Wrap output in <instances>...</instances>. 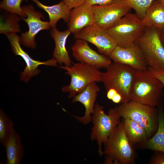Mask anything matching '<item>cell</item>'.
Listing matches in <instances>:
<instances>
[{"instance_id": "9", "label": "cell", "mask_w": 164, "mask_h": 164, "mask_svg": "<svg viewBox=\"0 0 164 164\" xmlns=\"http://www.w3.org/2000/svg\"><path fill=\"white\" fill-rule=\"evenodd\" d=\"M92 7L94 24L106 30L115 25L132 9L127 0H114L108 5Z\"/></svg>"}, {"instance_id": "2", "label": "cell", "mask_w": 164, "mask_h": 164, "mask_svg": "<svg viewBox=\"0 0 164 164\" xmlns=\"http://www.w3.org/2000/svg\"><path fill=\"white\" fill-rule=\"evenodd\" d=\"M104 145L103 154L106 156V163L131 164L135 163V152L126 135L123 121L114 129Z\"/></svg>"}, {"instance_id": "5", "label": "cell", "mask_w": 164, "mask_h": 164, "mask_svg": "<svg viewBox=\"0 0 164 164\" xmlns=\"http://www.w3.org/2000/svg\"><path fill=\"white\" fill-rule=\"evenodd\" d=\"M135 71L128 65L114 62L102 72L101 81L107 91L114 89L121 96L122 102L126 103L130 100V91Z\"/></svg>"}, {"instance_id": "11", "label": "cell", "mask_w": 164, "mask_h": 164, "mask_svg": "<svg viewBox=\"0 0 164 164\" xmlns=\"http://www.w3.org/2000/svg\"><path fill=\"white\" fill-rule=\"evenodd\" d=\"M27 17L22 19L26 22L29 30L22 33L20 37V42L25 46L32 49L36 46L35 37L40 31L50 29L51 27L49 22L43 21L41 13L35 10L33 5H29L22 6Z\"/></svg>"}, {"instance_id": "24", "label": "cell", "mask_w": 164, "mask_h": 164, "mask_svg": "<svg viewBox=\"0 0 164 164\" xmlns=\"http://www.w3.org/2000/svg\"><path fill=\"white\" fill-rule=\"evenodd\" d=\"M14 129V124L9 117L0 110V142L5 146Z\"/></svg>"}, {"instance_id": "6", "label": "cell", "mask_w": 164, "mask_h": 164, "mask_svg": "<svg viewBox=\"0 0 164 164\" xmlns=\"http://www.w3.org/2000/svg\"><path fill=\"white\" fill-rule=\"evenodd\" d=\"M60 67L65 70L66 73L71 78L70 84L62 88L63 92L68 93L70 98L82 92L90 83L102 81V72L87 64L80 62Z\"/></svg>"}, {"instance_id": "10", "label": "cell", "mask_w": 164, "mask_h": 164, "mask_svg": "<svg viewBox=\"0 0 164 164\" xmlns=\"http://www.w3.org/2000/svg\"><path fill=\"white\" fill-rule=\"evenodd\" d=\"M74 36L77 39L92 44L100 53L108 56L117 46L106 29L95 24L84 28Z\"/></svg>"}, {"instance_id": "21", "label": "cell", "mask_w": 164, "mask_h": 164, "mask_svg": "<svg viewBox=\"0 0 164 164\" xmlns=\"http://www.w3.org/2000/svg\"><path fill=\"white\" fill-rule=\"evenodd\" d=\"M158 107L157 131L144 143L146 148L164 154V113L162 103Z\"/></svg>"}, {"instance_id": "13", "label": "cell", "mask_w": 164, "mask_h": 164, "mask_svg": "<svg viewBox=\"0 0 164 164\" xmlns=\"http://www.w3.org/2000/svg\"><path fill=\"white\" fill-rule=\"evenodd\" d=\"M72 50L73 56L77 61L98 69L106 68L112 63L108 56L98 53L84 40L77 39Z\"/></svg>"}, {"instance_id": "31", "label": "cell", "mask_w": 164, "mask_h": 164, "mask_svg": "<svg viewBox=\"0 0 164 164\" xmlns=\"http://www.w3.org/2000/svg\"><path fill=\"white\" fill-rule=\"evenodd\" d=\"M118 92L114 89L110 88L107 91V97L108 99L111 100L113 97Z\"/></svg>"}, {"instance_id": "23", "label": "cell", "mask_w": 164, "mask_h": 164, "mask_svg": "<svg viewBox=\"0 0 164 164\" xmlns=\"http://www.w3.org/2000/svg\"><path fill=\"white\" fill-rule=\"evenodd\" d=\"M18 15L9 13L1 18L0 33L7 36L20 32L19 22L22 18Z\"/></svg>"}, {"instance_id": "34", "label": "cell", "mask_w": 164, "mask_h": 164, "mask_svg": "<svg viewBox=\"0 0 164 164\" xmlns=\"http://www.w3.org/2000/svg\"><path fill=\"white\" fill-rule=\"evenodd\" d=\"M158 1L162 5H164V0H158Z\"/></svg>"}, {"instance_id": "3", "label": "cell", "mask_w": 164, "mask_h": 164, "mask_svg": "<svg viewBox=\"0 0 164 164\" xmlns=\"http://www.w3.org/2000/svg\"><path fill=\"white\" fill-rule=\"evenodd\" d=\"M115 107L121 117L133 121L143 128L148 138L157 131L158 111L155 107L130 100Z\"/></svg>"}, {"instance_id": "8", "label": "cell", "mask_w": 164, "mask_h": 164, "mask_svg": "<svg viewBox=\"0 0 164 164\" xmlns=\"http://www.w3.org/2000/svg\"><path fill=\"white\" fill-rule=\"evenodd\" d=\"M145 27L136 14L128 12L115 25L106 30L117 46L125 47L135 43Z\"/></svg>"}, {"instance_id": "33", "label": "cell", "mask_w": 164, "mask_h": 164, "mask_svg": "<svg viewBox=\"0 0 164 164\" xmlns=\"http://www.w3.org/2000/svg\"><path fill=\"white\" fill-rule=\"evenodd\" d=\"M160 38L161 41L164 47V29L161 30Z\"/></svg>"}, {"instance_id": "12", "label": "cell", "mask_w": 164, "mask_h": 164, "mask_svg": "<svg viewBox=\"0 0 164 164\" xmlns=\"http://www.w3.org/2000/svg\"><path fill=\"white\" fill-rule=\"evenodd\" d=\"M108 56L114 63L128 65L136 70L148 69L144 55L136 42L125 47L117 46Z\"/></svg>"}, {"instance_id": "22", "label": "cell", "mask_w": 164, "mask_h": 164, "mask_svg": "<svg viewBox=\"0 0 164 164\" xmlns=\"http://www.w3.org/2000/svg\"><path fill=\"white\" fill-rule=\"evenodd\" d=\"M123 119L126 135L132 145L137 143H144L147 140L148 137L145 131L138 123L130 119Z\"/></svg>"}, {"instance_id": "7", "label": "cell", "mask_w": 164, "mask_h": 164, "mask_svg": "<svg viewBox=\"0 0 164 164\" xmlns=\"http://www.w3.org/2000/svg\"><path fill=\"white\" fill-rule=\"evenodd\" d=\"M161 31L153 26L145 27L143 33L136 43L149 67L164 69V47L160 39Z\"/></svg>"}, {"instance_id": "25", "label": "cell", "mask_w": 164, "mask_h": 164, "mask_svg": "<svg viewBox=\"0 0 164 164\" xmlns=\"http://www.w3.org/2000/svg\"><path fill=\"white\" fill-rule=\"evenodd\" d=\"M23 0H2L0 3V8L7 12L15 14L22 17H26L21 4Z\"/></svg>"}, {"instance_id": "15", "label": "cell", "mask_w": 164, "mask_h": 164, "mask_svg": "<svg viewBox=\"0 0 164 164\" xmlns=\"http://www.w3.org/2000/svg\"><path fill=\"white\" fill-rule=\"evenodd\" d=\"M96 83H90L82 92L73 98V102H80L85 107V111L83 116H74L80 122L84 124H88L91 121V114L93 112L96 98L100 91V87Z\"/></svg>"}, {"instance_id": "27", "label": "cell", "mask_w": 164, "mask_h": 164, "mask_svg": "<svg viewBox=\"0 0 164 164\" xmlns=\"http://www.w3.org/2000/svg\"><path fill=\"white\" fill-rule=\"evenodd\" d=\"M147 69L161 82L164 87V69H155L149 67Z\"/></svg>"}, {"instance_id": "20", "label": "cell", "mask_w": 164, "mask_h": 164, "mask_svg": "<svg viewBox=\"0 0 164 164\" xmlns=\"http://www.w3.org/2000/svg\"><path fill=\"white\" fill-rule=\"evenodd\" d=\"M145 27L153 26L162 30L164 29V5L154 0L142 20Z\"/></svg>"}, {"instance_id": "30", "label": "cell", "mask_w": 164, "mask_h": 164, "mask_svg": "<svg viewBox=\"0 0 164 164\" xmlns=\"http://www.w3.org/2000/svg\"><path fill=\"white\" fill-rule=\"evenodd\" d=\"M150 162L152 164H164V154L159 152L154 155Z\"/></svg>"}, {"instance_id": "28", "label": "cell", "mask_w": 164, "mask_h": 164, "mask_svg": "<svg viewBox=\"0 0 164 164\" xmlns=\"http://www.w3.org/2000/svg\"><path fill=\"white\" fill-rule=\"evenodd\" d=\"M71 9L85 3L86 0H63Z\"/></svg>"}, {"instance_id": "17", "label": "cell", "mask_w": 164, "mask_h": 164, "mask_svg": "<svg viewBox=\"0 0 164 164\" xmlns=\"http://www.w3.org/2000/svg\"><path fill=\"white\" fill-rule=\"evenodd\" d=\"M71 33L69 29L60 31L56 27L52 28L50 31L51 35L54 39L55 44L54 58L59 64H64L67 66H71V61L66 46L67 39Z\"/></svg>"}, {"instance_id": "19", "label": "cell", "mask_w": 164, "mask_h": 164, "mask_svg": "<svg viewBox=\"0 0 164 164\" xmlns=\"http://www.w3.org/2000/svg\"><path fill=\"white\" fill-rule=\"evenodd\" d=\"M4 147L6 156V164H20L24 155V149L21 137L14 129Z\"/></svg>"}, {"instance_id": "16", "label": "cell", "mask_w": 164, "mask_h": 164, "mask_svg": "<svg viewBox=\"0 0 164 164\" xmlns=\"http://www.w3.org/2000/svg\"><path fill=\"white\" fill-rule=\"evenodd\" d=\"M67 22L68 29L74 34L93 25L94 18L92 6L85 3L73 9Z\"/></svg>"}, {"instance_id": "29", "label": "cell", "mask_w": 164, "mask_h": 164, "mask_svg": "<svg viewBox=\"0 0 164 164\" xmlns=\"http://www.w3.org/2000/svg\"><path fill=\"white\" fill-rule=\"evenodd\" d=\"M114 0H86L85 3L93 6L95 5H105L112 3Z\"/></svg>"}, {"instance_id": "32", "label": "cell", "mask_w": 164, "mask_h": 164, "mask_svg": "<svg viewBox=\"0 0 164 164\" xmlns=\"http://www.w3.org/2000/svg\"><path fill=\"white\" fill-rule=\"evenodd\" d=\"M111 100L114 103H119L122 102V97L121 94L118 93L113 97Z\"/></svg>"}, {"instance_id": "4", "label": "cell", "mask_w": 164, "mask_h": 164, "mask_svg": "<svg viewBox=\"0 0 164 164\" xmlns=\"http://www.w3.org/2000/svg\"><path fill=\"white\" fill-rule=\"evenodd\" d=\"M120 118L115 107L110 109L106 114L103 106L95 104L91 117L93 126L91 137L92 140L96 141L100 155H103L102 145L106 144L110 135L120 122Z\"/></svg>"}, {"instance_id": "26", "label": "cell", "mask_w": 164, "mask_h": 164, "mask_svg": "<svg viewBox=\"0 0 164 164\" xmlns=\"http://www.w3.org/2000/svg\"><path fill=\"white\" fill-rule=\"evenodd\" d=\"M131 9L135 11L136 14L142 20L146 12L154 0H127Z\"/></svg>"}, {"instance_id": "1", "label": "cell", "mask_w": 164, "mask_h": 164, "mask_svg": "<svg viewBox=\"0 0 164 164\" xmlns=\"http://www.w3.org/2000/svg\"><path fill=\"white\" fill-rule=\"evenodd\" d=\"M164 88L161 82L148 69L136 70L130 91V100L159 107L162 103Z\"/></svg>"}, {"instance_id": "14", "label": "cell", "mask_w": 164, "mask_h": 164, "mask_svg": "<svg viewBox=\"0 0 164 164\" xmlns=\"http://www.w3.org/2000/svg\"><path fill=\"white\" fill-rule=\"evenodd\" d=\"M7 37L14 53L15 55L21 57L26 63L25 69L21 74V79L22 80L27 82L32 77L38 74L40 71L38 69V67L40 65L57 66V62L54 58L45 62H41L32 59L21 47L20 37L16 34L9 35Z\"/></svg>"}, {"instance_id": "18", "label": "cell", "mask_w": 164, "mask_h": 164, "mask_svg": "<svg viewBox=\"0 0 164 164\" xmlns=\"http://www.w3.org/2000/svg\"><path fill=\"white\" fill-rule=\"evenodd\" d=\"M31 0L48 13L49 22L52 28L55 27L57 22L60 19L66 22H68L71 9L63 0L58 4L51 6L44 5L38 0Z\"/></svg>"}]
</instances>
